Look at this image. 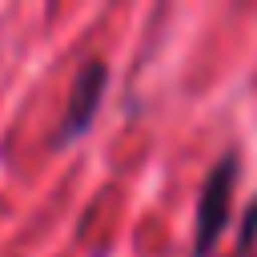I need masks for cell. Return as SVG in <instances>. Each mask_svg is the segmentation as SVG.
Masks as SVG:
<instances>
[{
	"label": "cell",
	"mask_w": 257,
	"mask_h": 257,
	"mask_svg": "<svg viewBox=\"0 0 257 257\" xmlns=\"http://www.w3.org/2000/svg\"><path fill=\"white\" fill-rule=\"evenodd\" d=\"M233 181H237V157L225 153L213 173L205 177L201 201H197V237H193V257H209V249L217 245L225 221H229V201H233Z\"/></svg>",
	"instance_id": "cell-1"
},
{
	"label": "cell",
	"mask_w": 257,
	"mask_h": 257,
	"mask_svg": "<svg viewBox=\"0 0 257 257\" xmlns=\"http://www.w3.org/2000/svg\"><path fill=\"white\" fill-rule=\"evenodd\" d=\"M104 84H108L104 60H84V68H80L76 80H72L68 108H64V120H60L56 141H72V137H80V133L92 124V116H96V108H100V96H104Z\"/></svg>",
	"instance_id": "cell-2"
},
{
	"label": "cell",
	"mask_w": 257,
	"mask_h": 257,
	"mask_svg": "<svg viewBox=\"0 0 257 257\" xmlns=\"http://www.w3.org/2000/svg\"><path fill=\"white\" fill-rule=\"evenodd\" d=\"M257 241V201L249 205V213H245V233H241V249H249Z\"/></svg>",
	"instance_id": "cell-3"
}]
</instances>
